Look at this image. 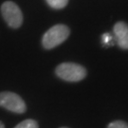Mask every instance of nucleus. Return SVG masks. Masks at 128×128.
Returning <instances> with one entry per match:
<instances>
[{"instance_id": "nucleus-10", "label": "nucleus", "mask_w": 128, "mask_h": 128, "mask_svg": "<svg viewBox=\"0 0 128 128\" xmlns=\"http://www.w3.org/2000/svg\"><path fill=\"white\" fill-rule=\"evenodd\" d=\"M0 128H5V125L2 122H0Z\"/></svg>"}, {"instance_id": "nucleus-1", "label": "nucleus", "mask_w": 128, "mask_h": 128, "mask_svg": "<svg viewBox=\"0 0 128 128\" xmlns=\"http://www.w3.org/2000/svg\"><path fill=\"white\" fill-rule=\"evenodd\" d=\"M69 33L70 30L68 26L63 24L55 25L44 34L42 38V45L46 50H51L66 41L69 36Z\"/></svg>"}, {"instance_id": "nucleus-9", "label": "nucleus", "mask_w": 128, "mask_h": 128, "mask_svg": "<svg viewBox=\"0 0 128 128\" xmlns=\"http://www.w3.org/2000/svg\"><path fill=\"white\" fill-rule=\"evenodd\" d=\"M113 37L110 35L109 33H104L102 34V44L104 45H108V46H111V40H112Z\"/></svg>"}, {"instance_id": "nucleus-8", "label": "nucleus", "mask_w": 128, "mask_h": 128, "mask_svg": "<svg viewBox=\"0 0 128 128\" xmlns=\"http://www.w3.org/2000/svg\"><path fill=\"white\" fill-rule=\"evenodd\" d=\"M107 128H128V124L122 120H115L110 122Z\"/></svg>"}, {"instance_id": "nucleus-3", "label": "nucleus", "mask_w": 128, "mask_h": 128, "mask_svg": "<svg viewBox=\"0 0 128 128\" xmlns=\"http://www.w3.org/2000/svg\"><path fill=\"white\" fill-rule=\"evenodd\" d=\"M1 14L5 22L12 28H18L23 23V14L12 1H6L1 6Z\"/></svg>"}, {"instance_id": "nucleus-6", "label": "nucleus", "mask_w": 128, "mask_h": 128, "mask_svg": "<svg viewBox=\"0 0 128 128\" xmlns=\"http://www.w3.org/2000/svg\"><path fill=\"white\" fill-rule=\"evenodd\" d=\"M46 3L50 5L52 9L61 10L64 9V7L68 5L69 0H46Z\"/></svg>"}, {"instance_id": "nucleus-2", "label": "nucleus", "mask_w": 128, "mask_h": 128, "mask_svg": "<svg viewBox=\"0 0 128 128\" xmlns=\"http://www.w3.org/2000/svg\"><path fill=\"white\" fill-rule=\"evenodd\" d=\"M55 73L59 78L66 82H79L86 78V70L81 64L63 63L56 68Z\"/></svg>"}, {"instance_id": "nucleus-7", "label": "nucleus", "mask_w": 128, "mask_h": 128, "mask_svg": "<svg viewBox=\"0 0 128 128\" xmlns=\"http://www.w3.org/2000/svg\"><path fill=\"white\" fill-rule=\"evenodd\" d=\"M14 128H39V125L34 120H25L17 124Z\"/></svg>"}, {"instance_id": "nucleus-11", "label": "nucleus", "mask_w": 128, "mask_h": 128, "mask_svg": "<svg viewBox=\"0 0 128 128\" xmlns=\"http://www.w3.org/2000/svg\"><path fill=\"white\" fill-rule=\"evenodd\" d=\"M61 128H68V127H61Z\"/></svg>"}, {"instance_id": "nucleus-4", "label": "nucleus", "mask_w": 128, "mask_h": 128, "mask_svg": "<svg viewBox=\"0 0 128 128\" xmlns=\"http://www.w3.org/2000/svg\"><path fill=\"white\" fill-rule=\"evenodd\" d=\"M0 106L16 114H23L27 110V106L23 99L14 92H0Z\"/></svg>"}, {"instance_id": "nucleus-5", "label": "nucleus", "mask_w": 128, "mask_h": 128, "mask_svg": "<svg viewBox=\"0 0 128 128\" xmlns=\"http://www.w3.org/2000/svg\"><path fill=\"white\" fill-rule=\"evenodd\" d=\"M116 41L120 48L128 50V25L124 22H118L113 28Z\"/></svg>"}]
</instances>
